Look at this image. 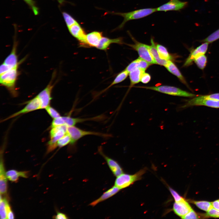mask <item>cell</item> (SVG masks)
Segmentation results:
<instances>
[{
  "mask_svg": "<svg viewBox=\"0 0 219 219\" xmlns=\"http://www.w3.org/2000/svg\"><path fill=\"white\" fill-rule=\"evenodd\" d=\"M19 65L0 74V83L6 88L14 96H16L17 95L16 89V83L18 76V68Z\"/></svg>",
  "mask_w": 219,
  "mask_h": 219,
  "instance_id": "6da1fadb",
  "label": "cell"
},
{
  "mask_svg": "<svg viewBox=\"0 0 219 219\" xmlns=\"http://www.w3.org/2000/svg\"><path fill=\"white\" fill-rule=\"evenodd\" d=\"M156 12L157 11L156 8H147L137 9L127 12H114L113 13L121 16L124 19L122 23L117 28V29H121L128 21L145 17Z\"/></svg>",
  "mask_w": 219,
  "mask_h": 219,
  "instance_id": "7a4b0ae2",
  "label": "cell"
},
{
  "mask_svg": "<svg viewBox=\"0 0 219 219\" xmlns=\"http://www.w3.org/2000/svg\"><path fill=\"white\" fill-rule=\"evenodd\" d=\"M155 90L169 95L185 97H194L196 96L193 94L182 90L179 88L167 85L157 86H137Z\"/></svg>",
  "mask_w": 219,
  "mask_h": 219,
  "instance_id": "3957f363",
  "label": "cell"
},
{
  "mask_svg": "<svg viewBox=\"0 0 219 219\" xmlns=\"http://www.w3.org/2000/svg\"><path fill=\"white\" fill-rule=\"evenodd\" d=\"M67 133L71 138L70 144L73 145L78 140L83 137L88 135H93L108 137L111 136L109 134L99 132L86 131L82 130L75 126H68Z\"/></svg>",
  "mask_w": 219,
  "mask_h": 219,
  "instance_id": "277c9868",
  "label": "cell"
},
{
  "mask_svg": "<svg viewBox=\"0 0 219 219\" xmlns=\"http://www.w3.org/2000/svg\"><path fill=\"white\" fill-rule=\"evenodd\" d=\"M145 171V170L143 169L134 175L123 173L116 177L114 186L120 189L127 187L135 181L141 179Z\"/></svg>",
  "mask_w": 219,
  "mask_h": 219,
  "instance_id": "5b68a950",
  "label": "cell"
},
{
  "mask_svg": "<svg viewBox=\"0 0 219 219\" xmlns=\"http://www.w3.org/2000/svg\"><path fill=\"white\" fill-rule=\"evenodd\" d=\"M128 33L134 44H129L128 45L137 51L140 58L145 60L151 64H156L150 52L148 45L138 42L134 38L129 32Z\"/></svg>",
  "mask_w": 219,
  "mask_h": 219,
  "instance_id": "8992f818",
  "label": "cell"
},
{
  "mask_svg": "<svg viewBox=\"0 0 219 219\" xmlns=\"http://www.w3.org/2000/svg\"><path fill=\"white\" fill-rule=\"evenodd\" d=\"M68 127L66 125H63L52 128L50 132V139L48 143V152L57 147V141L67 133Z\"/></svg>",
  "mask_w": 219,
  "mask_h": 219,
  "instance_id": "52a82bcc",
  "label": "cell"
},
{
  "mask_svg": "<svg viewBox=\"0 0 219 219\" xmlns=\"http://www.w3.org/2000/svg\"><path fill=\"white\" fill-rule=\"evenodd\" d=\"M200 106L214 108H219V101L201 98L197 96L187 101L181 108H185L191 106Z\"/></svg>",
  "mask_w": 219,
  "mask_h": 219,
  "instance_id": "ba28073f",
  "label": "cell"
},
{
  "mask_svg": "<svg viewBox=\"0 0 219 219\" xmlns=\"http://www.w3.org/2000/svg\"><path fill=\"white\" fill-rule=\"evenodd\" d=\"M27 103V104L23 109L6 118L3 120V121L15 117L21 114L41 109L40 102L36 96L32 99L28 101Z\"/></svg>",
  "mask_w": 219,
  "mask_h": 219,
  "instance_id": "9c48e42d",
  "label": "cell"
},
{
  "mask_svg": "<svg viewBox=\"0 0 219 219\" xmlns=\"http://www.w3.org/2000/svg\"><path fill=\"white\" fill-rule=\"evenodd\" d=\"M54 84L51 81L47 86L36 96L40 100L41 105L40 109H45L49 106L51 99V92Z\"/></svg>",
  "mask_w": 219,
  "mask_h": 219,
  "instance_id": "30bf717a",
  "label": "cell"
},
{
  "mask_svg": "<svg viewBox=\"0 0 219 219\" xmlns=\"http://www.w3.org/2000/svg\"><path fill=\"white\" fill-rule=\"evenodd\" d=\"M186 2L180 0H169L167 3L156 8L157 11H179L184 8L187 5Z\"/></svg>",
  "mask_w": 219,
  "mask_h": 219,
  "instance_id": "8fae6325",
  "label": "cell"
},
{
  "mask_svg": "<svg viewBox=\"0 0 219 219\" xmlns=\"http://www.w3.org/2000/svg\"><path fill=\"white\" fill-rule=\"evenodd\" d=\"M68 28L71 34L78 40L81 46L87 47L86 34L78 23L71 26Z\"/></svg>",
  "mask_w": 219,
  "mask_h": 219,
  "instance_id": "7c38bea8",
  "label": "cell"
},
{
  "mask_svg": "<svg viewBox=\"0 0 219 219\" xmlns=\"http://www.w3.org/2000/svg\"><path fill=\"white\" fill-rule=\"evenodd\" d=\"M98 151L105 160L110 170L115 176L117 177L123 173V169L117 162L105 155L101 147L98 148Z\"/></svg>",
  "mask_w": 219,
  "mask_h": 219,
  "instance_id": "4fadbf2b",
  "label": "cell"
},
{
  "mask_svg": "<svg viewBox=\"0 0 219 219\" xmlns=\"http://www.w3.org/2000/svg\"><path fill=\"white\" fill-rule=\"evenodd\" d=\"M208 43V42H205L193 50L186 59L183 66H189L197 57L205 54L207 50Z\"/></svg>",
  "mask_w": 219,
  "mask_h": 219,
  "instance_id": "5bb4252c",
  "label": "cell"
},
{
  "mask_svg": "<svg viewBox=\"0 0 219 219\" xmlns=\"http://www.w3.org/2000/svg\"><path fill=\"white\" fill-rule=\"evenodd\" d=\"M192 209L189 204L183 198L180 201L175 202L173 206V210L177 215L183 216Z\"/></svg>",
  "mask_w": 219,
  "mask_h": 219,
  "instance_id": "9a60e30c",
  "label": "cell"
},
{
  "mask_svg": "<svg viewBox=\"0 0 219 219\" xmlns=\"http://www.w3.org/2000/svg\"><path fill=\"white\" fill-rule=\"evenodd\" d=\"M103 37L101 32L95 31L88 34L86 36L87 47L97 48Z\"/></svg>",
  "mask_w": 219,
  "mask_h": 219,
  "instance_id": "2e32d148",
  "label": "cell"
},
{
  "mask_svg": "<svg viewBox=\"0 0 219 219\" xmlns=\"http://www.w3.org/2000/svg\"><path fill=\"white\" fill-rule=\"evenodd\" d=\"M120 189L114 185L105 192L98 199L90 203L89 205L94 207L99 203L103 202L115 195Z\"/></svg>",
  "mask_w": 219,
  "mask_h": 219,
  "instance_id": "e0dca14e",
  "label": "cell"
},
{
  "mask_svg": "<svg viewBox=\"0 0 219 219\" xmlns=\"http://www.w3.org/2000/svg\"><path fill=\"white\" fill-rule=\"evenodd\" d=\"M151 45H148V49L156 64L165 66L168 64L169 61L162 59L160 57L156 44H155L153 39L152 38L151 40Z\"/></svg>",
  "mask_w": 219,
  "mask_h": 219,
  "instance_id": "ac0fdd59",
  "label": "cell"
},
{
  "mask_svg": "<svg viewBox=\"0 0 219 219\" xmlns=\"http://www.w3.org/2000/svg\"><path fill=\"white\" fill-rule=\"evenodd\" d=\"M16 45L15 43L9 54L4 61L3 64L7 65L9 68H13L20 64V62H18L17 56L16 54Z\"/></svg>",
  "mask_w": 219,
  "mask_h": 219,
  "instance_id": "d6986e66",
  "label": "cell"
},
{
  "mask_svg": "<svg viewBox=\"0 0 219 219\" xmlns=\"http://www.w3.org/2000/svg\"><path fill=\"white\" fill-rule=\"evenodd\" d=\"M7 179L2 159L1 158L0 164V192L1 195H4L7 193Z\"/></svg>",
  "mask_w": 219,
  "mask_h": 219,
  "instance_id": "ffe728a7",
  "label": "cell"
},
{
  "mask_svg": "<svg viewBox=\"0 0 219 219\" xmlns=\"http://www.w3.org/2000/svg\"><path fill=\"white\" fill-rule=\"evenodd\" d=\"M113 43L122 44L123 43V39L122 37H119L111 39L103 37L97 48L100 50H105Z\"/></svg>",
  "mask_w": 219,
  "mask_h": 219,
  "instance_id": "44dd1931",
  "label": "cell"
},
{
  "mask_svg": "<svg viewBox=\"0 0 219 219\" xmlns=\"http://www.w3.org/2000/svg\"><path fill=\"white\" fill-rule=\"evenodd\" d=\"M165 67L169 71L176 76L182 83L186 85H187L184 78L173 62L169 60L168 64Z\"/></svg>",
  "mask_w": 219,
  "mask_h": 219,
  "instance_id": "7402d4cb",
  "label": "cell"
},
{
  "mask_svg": "<svg viewBox=\"0 0 219 219\" xmlns=\"http://www.w3.org/2000/svg\"><path fill=\"white\" fill-rule=\"evenodd\" d=\"M27 171H18L15 170H11L6 172L8 179L12 182L17 181L19 177L27 178L28 176Z\"/></svg>",
  "mask_w": 219,
  "mask_h": 219,
  "instance_id": "603a6c76",
  "label": "cell"
},
{
  "mask_svg": "<svg viewBox=\"0 0 219 219\" xmlns=\"http://www.w3.org/2000/svg\"><path fill=\"white\" fill-rule=\"evenodd\" d=\"M144 72L141 69L137 68L129 72V76L130 82V87H132L141 81V75Z\"/></svg>",
  "mask_w": 219,
  "mask_h": 219,
  "instance_id": "cb8c5ba5",
  "label": "cell"
},
{
  "mask_svg": "<svg viewBox=\"0 0 219 219\" xmlns=\"http://www.w3.org/2000/svg\"><path fill=\"white\" fill-rule=\"evenodd\" d=\"M62 117L64 125H66L68 126H75L76 124L88 120H95L96 119V117L90 118H73L69 116H62Z\"/></svg>",
  "mask_w": 219,
  "mask_h": 219,
  "instance_id": "d4e9b609",
  "label": "cell"
},
{
  "mask_svg": "<svg viewBox=\"0 0 219 219\" xmlns=\"http://www.w3.org/2000/svg\"><path fill=\"white\" fill-rule=\"evenodd\" d=\"M156 47L161 58L167 61H170L172 59V56L168 52L166 48L158 44L156 45Z\"/></svg>",
  "mask_w": 219,
  "mask_h": 219,
  "instance_id": "484cf974",
  "label": "cell"
},
{
  "mask_svg": "<svg viewBox=\"0 0 219 219\" xmlns=\"http://www.w3.org/2000/svg\"><path fill=\"white\" fill-rule=\"evenodd\" d=\"M129 74V73L125 69L119 73L115 77L113 82L105 90L107 89L113 85L124 81L127 77Z\"/></svg>",
  "mask_w": 219,
  "mask_h": 219,
  "instance_id": "4316f807",
  "label": "cell"
},
{
  "mask_svg": "<svg viewBox=\"0 0 219 219\" xmlns=\"http://www.w3.org/2000/svg\"><path fill=\"white\" fill-rule=\"evenodd\" d=\"M8 202L5 198H2L1 195L0 200V214L1 219H7L6 206Z\"/></svg>",
  "mask_w": 219,
  "mask_h": 219,
  "instance_id": "83f0119b",
  "label": "cell"
},
{
  "mask_svg": "<svg viewBox=\"0 0 219 219\" xmlns=\"http://www.w3.org/2000/svg\"><path fill=\"white\" fill-rule=\"evenodd\" d=\"M193 61L200 69H203L207 64V58L204 54H202L196 58Z\"/></svg>",
  "mask_w": 219,
  "mask_h": 219,
  "instance_id": "f1b7e54d",
  "label": "cell"
},
{
  "mask_svg": "<svg viewBox=\"0 0 219 219\" xmlns=\"http://www.w3.org/2000/svg\"><path fill=\"white\" fill-rule=\"evenodd\" d=\"M194 203L200 209L207 212L213 207L211 203L207 201H195Z\"/></svg>",
  "mask_w": 219,
  "mask_h": 219,
  "instance_id": "f546056e",
  "label": "cell"
},
{
  "mask_svg": "<svg viewBox=\"0 0 219 219\" xmlns=\"http://www.w3.org/2000/svg\"><path fill=\"white\" fill-rule=\"evenodd\" d=\"M71 141V137L67 133L57 141V146L60 148H62L69 144H70Z\"/></svg>",
  "mask_w": 219,
  "mask_h": 219,
  "instance_id": "4dcf8cb0",
  "label": "cell"
},
{
  "mask_svg": "<svg viewBox=\"0 0 219 219\" xmlns=\"http://www.w3.org/2000/svg\"><path fill=\"white\" fill-rule=\"evenodd\" d=\"M62 15L68 28L78 23L72 16L68 13L63 12Z\"/></svg>",
  "mask_w": 219,
  "mask_h": 219,
  "instance_id": "1f68e13d",
  "label": "cell"
},
{
  "mask_svg": "<svg viewBox=\"0 0 219 219\" xmlns=\"http://www.w3.org/2000/svg\"><path fill=\"white\" fill-rule=\"evenodd\" d=\"M219 39V29L211 34L203 40L208 43L212 42Z\"/></svg>",
  "mask_w": 219,
  "mask_h": 219,
  "instance_id": "d6a6232c",
  "label": "cell"
},
{
  "mask_svg": "<svg viewBox=\"0 0 219 219\" xmlns=\"http://www.w3.org/2000/svg\"><path fill=\"white\" fill-rule=\"evenodd\" d=\"M45 109L48 114L54 119L61 116L59 113L56 109L49 106H47Z\"/></svg>",
  "mask_w": 219,
  "mask_h": 219,
  "instance_id": "836d02e7",
  "label": "cell"
},
{
  "mask_svg": "<svg viewBox=\"0 0 219 219\" xmlns=\"http://www.w3.org/2000/svg\"><path fill=\"white\" fill-rule=\"evenodd\" d=\"M139 68L141 69L144 71L148 68V67L151 64L147 61L140 58L139 57L137 58Z\"/></svg>",
  "mask_w": 219,
  "mask_h": 219,
  "instance_id": "e575fe53",
  "label": "cell"
},
{
  "mask_svg": "<svg viewBox=\"0 0 219 219\" xmlns=\"http://www.w3.org/2000/svg\"><path fill=\"white\" fill-rule=\"evenodd\" d=\"M31 8L35 15L39 13L38 8L36 6L33 0H23Z\"/></svg>",
  "mask_w": 219,
  "mask_h": 219,
  "instance_id": "d590c367",
  "label": "cell"
},
{
  "mask_svg": "<svg viewBox=\"0 0 219 219\" xmlns=\"http://www.w3.org/2000/svg\"><path fill=\"white\" fill-rule=\"evenodd\" d=\"M137 68H139L137 59L130 63L127 67L125 70L129 73L131 71Z\"/></svg>",
  "mask_w": 219,
  "mask_h": 219,
  "instance_id": "8d00e7d4",
  "label": "cell"
},
{
  "mask_svg": "<svg viewBox=\"0 0 219 219\" xmlns=\"http://www.w3.org/2000/svg\"><path fill=\"white\" fill-rule=\"evenodd\" d=\"M63 125H64V120L62 116H60L54 119L51 123V127L52 128Z\"/></svg>",
  "mask_w": 219,
  "mask_h": 219,
  "instance_id": "74e56055",
  "label": "cell"
},
{
  "mask_svg": "<svg viewBox=\"0 0 219 219\" xmlns=\"http://www.w3.org/2000/svg\"><path fill=\"white\" fill-rule=\"evenodd\" d=\"M206 215L212 217H219V210L213 207L207 211Z\"/></svg>",
  "mask_w": 219,
  "mask_h": 219,
  "instance_id": "f35d334b",
  "label": "cell"
},
{
  "mask_svg": "<svg viewBox=\"0 0 219 219\" xmlns=\"http://www.w3.org/2000/svg\"><path fill=\"white\" fill-rule=\"evenodd\" d=\"M199 96L201 98L210 99L219 101V93H214L207 95L200 96Z\"/></svg>",
  "mask_w": 219,
  "mask_h": 219,
  "instance_id": "ab89813d",
  "label": "cell"
},
{
  "mask_svg": "<svg viewBox=\"0 0 219 219\" xmlns=\"http://www.w3.org/2000/svg\"><path fill=\"white\" fill-rule=\"evenodd\" d=\"M181 218L182 219H197L198 218L196 213L192 209Z\"/></svg>",
  "mask_w": 219,
  "mask_h": 219,
  "instance_id": "60d3db41",
  "label": "cell"
},
{
  "mask_svg": "<svg viewBox=\"0 0 219 219\" xmlns=\"http://www.w3.org/2000/svg\"><path fill=\"white\" fill-rule=\"evenodd\" d=\"M151 79L150 75L148 73L144 72L141 75V81L143 83L146 84L150 81Z\"/></svg>",
  "mask_w": 219,
  "mask_h": 219,
  "instance_id": "b9f144b4",
  "label": "cell"
},
{
  "mask_svg": "<svg viewBox=\"0 0 219 219\" xmlns=\"http://www.w3.org/2000/svg\"><path fill=\"white\" fill-rule=\"evenodd\" d=\"M169 189L175 202L180 201L183 199L176 191L172 188H169Z\"/></svg>",
  "mask_w": 219,
  "mask_h": 219,
  "instance_id": "7bdbcfd3",
  "label": "cell"
},
{
  "mask_svg": "<svg viewBox=\"0 0 219 219\" xmlns=\"http://www.w3.org/2000/svg\"><path fill=\"white\" fill-rule=\"evenodd\" d=\"M7 219H14V215L8 202L6 206Z\"/></svg>",
  "mask_w": 219,
  "mask_h": 219,
  "instance_id": "ee69618b",
  "label": "cell"
},
{
  "mask_svg": "<svg viewBox=\"0 0 219 219\" xmlns=\"http://www.w3.org/2000/svg\"><path fill=\"white\" fill-rule=\"evenodd\" d=\"M55 218L57 219H68V218L66 215L61 212H58L55 216Z\"/></svg>",
  "mask_w": 219,
  "mask_h": 219,
  "instance_id": "f6af8a7d",
  "label": "cell"
},
{
  "mask_svg": "<svg viewBox=\"0 0 219 219\" xmlns=\"http://www.w3.org/2000/svg\"><path fill=\"white\" fill-rule=\"evenodd\" d=\"M211 203L214 208L219 210V200H217Z\"/></svg>",
  "mask_w": 219,
  "mask_h": 219,
  "instance_id": "bcb514c9",
  "label": "cell"
},
{
  "mask_svg": "<svg viewBox=\"0 0 219 219\" xmlns=\"http://www.w3.org/2000/svg\"><path fill=\"white\" fill-rule=\"evenodd\" d=\"M57 1L61 4H62L64 1L63 0H57Z\"/></svg>",
  "mask_w": 219,
  "mask_h": 219,
  "instance_id": "7dc6e473",
  "label": "cell"
}]
</instances>
